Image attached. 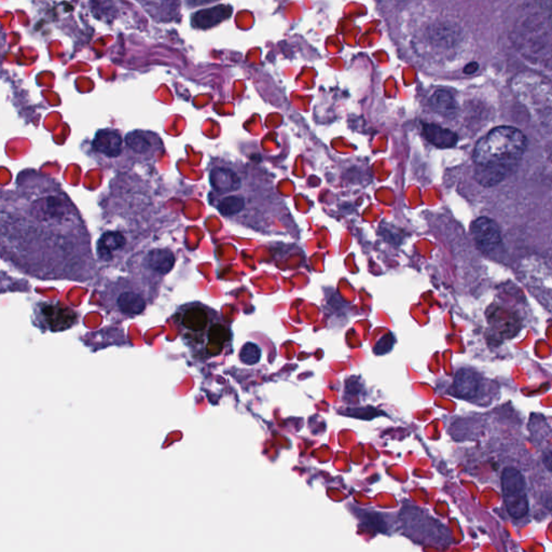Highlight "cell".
I'll use <instances>...</instances> for the list:
<instances>
[{"label":"cell","instance_id":"cell-10","mask_svg":"<svg viewBox=\"0 0 552 552\" xmlns=\"http://www.w3.org/2000/svg\"><path fill=\"white\" fill-rule=\"evenodd\" d=\"M128 247V238L121 230L105 231L96 242V257L101 263H113Z\"/></svg>","mask_w":552,"mask_h":552},{"label":"cell","instance_id":"cell-16","mask_svg":"<svg viewBox=\"0 0 552 552\" xmlns=\"http://www.w3.org/2000/svg\"><path fill=\"white\" fill-rule=\"evenodd\" d=\"M241 351L246 352L248 353L247 356H244V357H241V361H243L244 363H248V365H254V363H257L258 361H260L261 355L260 354H255L254 355L253 353L255 352L260 351V349L258 348L256 344L253 343H247L244 345L243 349Z\"/></svg>","mask_w":552,"mask_h":552},{"label":"cell","instance_id":"cell-1","mask_svg":"<svg viewBox=\"0 0 552 552\" xmlns=\"http://www.w3.org/2000/svg\"><path fill=\"white\" fill-rule=\"evenodd\" d=\"M1 255L40 280H91L95 272L91 236L82 213L53 177L32 170L19 174L1 198Z\"/></svg>","mask_w":552,"mask_h":552},{"label":"cell","instance_id":"cell-20","mask_svg":"<svg viewBox=\"0 0 552 552\" xmlns=\"http://www.w3.org/2000/svg\"><path fill=\"white\" fill-rule=\"evenodd\" d=\"M155 1H157V6L169 5L173 8H174L175 3H177V0H155Z\"/></svg>","mask_w":552,"mask_h":552},{"label":"cell","instance_id":"cell-4","mask_svg":"<svg viewBox=\"0 0 552 552\" xmlns=\"http://www.w3.org/2000/svg\"><path fill=\"white\" fill-rule=\"evenodd\" d=\"M157 297L140 280L120 278L106 285L101 302L106 311L121 318H133L142 314Z\"/></svg>","mask_w":552,"mask_h":552},{"label":"cell","instance_id":"cell-9","mask_svg":"<svg viewBox=\"0 0 552 552\" xmlns=\"http://www.w3.org/2000/svg\"><path fill=\"white\" fill-rule=\"evenodd\" d=\"M471 234L477 247L482 253L490 254L502 244V234L497 224L488 217H480L471 226Z\"/></svg>","mask_w":552,"mask_h":552},{"label":"cell","instance_id":"cell-18","mask_svg":"<svg viewBox=\"0 0 552 552\" xmlns=\"http://www.w3.org/2000/svg\"><path fill=\"white\" fill-rule=\"evenodd\" d=\"M478 67L479 66L477 63H475V61H471V63H469V64H467L466 66H465L464 73L467 75L474 74V73H476V71L478 70Z\"/></svg>","mask_w":552,"mask_h":552},{"label":"cell","instance_id":"cell-12","mask_svg":"<svg viewBox=\"0 0 552 552\" xmlns=\"http://www.w3.org/2000/svg\"><path fill=\"white\" fill-rule=\"evenodd\" d=\"M482 383V377L476 371L459 369L454 378L451 393L463 399H471L478 395Z\"/></svg>","mask_w":552,"mask_h":552},{"label":"cell","instance_id":"cell-3","mask_svg":"<svg viewBox=\"0 0 552 552\" xmlns=\"http://www.w3.org/2000/svg\"><path fill=\"white\" fill-rule=\"evenodd\" d=\"M525 148L526 138L518 129L498 126L490 131L475 147L477 182L484 187L503 182L518 167Z\"/></svg>","mask_w":552,"mask_h":552},{"label":"cell","instance_id":"cell-19","mask_svg":"<svg viewBox=\"0 0 552 552\" xmlns=\"http://www.w3.org/2000/svg\"><path fill=\"white\" fill-rule=\"evenodd\" d=\"M544 463H545L546 467H547L549 470H552V452L551 453L545 454Z\"/></svg>","mask_w":552,"mask_h":552},{"label":"cell","instance_id":"cell-17","mask_svg":"<svg viewBox=\"0 0 552 552\" xmlns=\"http://www.w3.org/2000/svg\"><path fill=\"white\" fill-rule=\"evenodd\" d=\"M187 5L191 6V7H198V6L207 5V3H213L215 0H186Z\"/></svg>","mask_w":552,"mask_h":552},{"label":"cell","instance_id":"cell-2","mask_svg":"<svg viewBox=\"0 0 552 552\" xmlns=\"http://www.w3.org/2000/svg\"><path fill=\"white\" fill-rule=\"evenodd\" d=\"M172 321L193 361L207 363L226 351L232 341L230 327L216 310L192 301L177 307Z\"/></svg>","mask_w":552,"mask_h":552},{"label":"cell","instance_id":"cell-15","mask_svg":"<svg viewBox=\"0 0 552 552\" xmlns=\"http://www.w3.org/2000/svg\"><path fill=\"white\" fill-rule=\"evenodd\" d=\"M430 106L436 113L444 117H453L457 111V104L453 95L446 90H438L430 97Z\"/></svg>","mask_w":552,"mask_h":552},{"label":"cell","instance_id":"cell-5","mask_svg":"<svg viewBox=\"0 0 552 552\" xmlns=\"http://www.w3.org/2000/svg\"><path fill=\"white\" fill-rule=\"evenodd\" d=\"M78 323V313L61 302L40 301L34 305V325L42 332H66Z\"/></svg>","mask_w":552,"mask_h":552},{"label":"cell","instance_id":"cell-6","mask_svg":"<svg viewBox=\"0 0 552 552\" xmlns=\"http://www.w3.org/2000/svg\"><path fill=\"white\" fill-rule=\"evenodd\" d=\"M176 258L169 248L150 249L146 255L140 257L138 280L155 292V289H159L160 283L162 282L165 275L172 270Z\"/></svg>","mask_w":552,"mask_h":552},{"label":"cell","instance_id":"cell-13","mask_svg":"<svg viewBox=\"0 0 552 552\" xmlns=\"http://www.w3.org/2000/svg\"><path fill=\"white\" fill-rule=\"evenodd\" d=\"M231 13H232L231 7L225 5L204 9L192 15L191 24L193 28L199 30H207L228 19Z\"/></svg>","mask_w":552,"mask_h":552},{"label":"cell","instance_id":"cell-11","mask_svg":"<svg viewBox=\"0 0 552 552\" xmlns=\"http://www.w3.org/2000/svg\"><path fill=\"white\" fill-rule=\"evenodd\" d=\"M92 149L105 159H117L123 151L122 135L115 129L97 131L92 142Z\"/></svg>","mask_w":552,"mask_h":552},{"label":"cell","instance_id":"cell-7","mask_svg":"<svg viewBox=\"0 0 552 552\" xmlns=\"http://www.w3.org/2000/svg\"><path fill=\"white\" fill-rule=\"evenodd\" d=\"M502 488L506 508L515 519H521L529 513V501L526 495V484L523 475L518 469H504L502 474Z\"/></svg>","mask_w":552,"mask_h":552},{"label":"cell","instance_id":"cell-8","mask_svg":"<svg viewBox=\"0 0 552 552\" xmlns=\"http://www.w3.org/2000/svg\"><path fill=\"white\" fill-rule=\"evenodd\" d=\"M126 150L133 160L149 161L164 150V145L157 133L136 130L129 133L124 138Z\"/></svg>","mask_w":552,"mask_h":552},{"label":"cell","instance_id":"cell-14","mask_svg":"<svg viewBox=\"0 0 552 552\" xmlns=\"http://www.w3.org/2000/svg\"><path fill=\"white\" fill-rule=\"evenodd\" d=\"M425 138L437 148H451L457 145V137L455 133L436 124H426L423 128Z\"/></svg>","mask_w":552,"mask_h":552}]
</instances>
